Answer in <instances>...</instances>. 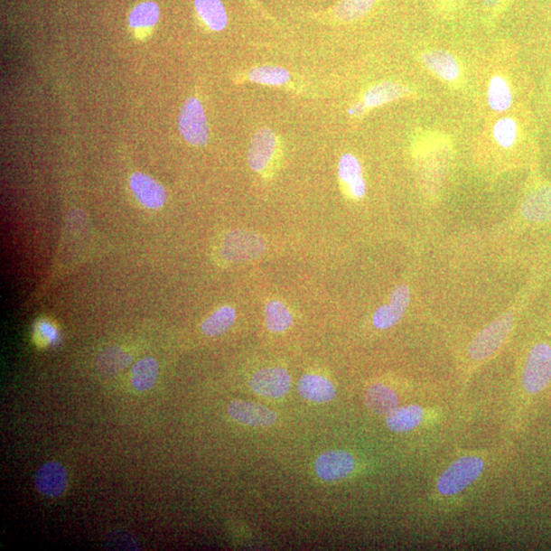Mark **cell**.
I'll list each match as a JSON object with an SVG mask.
<instances>
[{"instance_id": "obj_18", "label": "cell", "mask_w": 551, "mask_h": 551, "mask_svg": "<svg viewBox=\"0 0 551 551\" xmlns=\"http://www.w3.org/2000/svg\"><path fill=\"white\" fill-rule=\"evenodd\" d=\"M365 403L369 411L380 416H388L398 406V397L395 390L388 386L376 383L366 390Z\"/></svg>"}, {"instance_id": "obj_19", "label": "cell", "mask_w": 551, "mask_h": 551, "mask_svg": "<svg viewBox=\"0 0 551 551\" xmlns=\"http://www.w3.org/2000/svg\"><path fill=\"white\" fill-rule=\"evenodd\" d=\"M386 425L392 432L406 433L420 426L425 418V409L416 405L397 407L386 416Z\"/></svg>"}, {"instance_id": "obj_29", "label": "cell", "mask_w": 551, "mask_h": 551, "mask_svg": "<svg viewBox=\"0 0 551 551\" xmlns=\"http://www.w3.org/2000/svg\"><path fill=\"white\" fill-rule=\"evenodd\" d=\"M493 136L501 147L509 148L516 143L518 137V125L511 117H502L495 123Z\"/></svg>"}, {"instance_id": "obj_22", "label": "cell", "mask_w": 551, "mask_h": 551, "mask_svg": "<svg viewBox=\"0 0 551 551\" xmlns=\"http://www.w3.org/2000/svg\"><path fill=\"white\" fill-rule=\"evenodd\" d=\"M159 364L154 358H145L132 369L131 381L133 388L138 391L152 389L159 376Z\"/></svg>"}, {"instance_id": "obj_5", "label": "cell", "mask_w": 551, "mask_h": 551, "mask_svg": "<svg viewBox=\"0 0 551 551\" xmlns=\"http://www.w3.org/2000/svg\"><path fill=\"white\" fill-rule=\"evenodd\" d=\"M179 130L188 144L203 146L209 141V125L201 102L195 98L185 101L179 115Z\"/></svg>"}, {"instance_id": "obj_31", "label": "cell", "mask_w": 551, "mask_h": 551, "mask_svg": "<svg viewBox=\"0 0 551 551\" xmlns=\"http://www.w3.org/2000/svg\"><path fill=\"white\" fill-rule=\"evenodd\" d=\"M453 2H460V0H453Z\"/></svg>"}, {"instance_id": "obj_12", "label": "cell", "mask_w": 551, "mask_h": 551, "mask_svg": "<svg viewBox=\"0 0 551 551\" xmlns=\"http://www.w3.org/2000/svg\"><path fill=\"white\" fill-rule=\"evenodd\" d=\"M37 490L49 498H61L67 490L68 474L61 463L49 462L37 471L35 476Z\"/></svg>"}, {"instance_id": "obj_21", "label": "cell", "mask_w": 551, "mask_h": 551, "mask_svg": "<svg viewBox=\"0 0 551 551\" xmlns=\"http://www.w3.org/2000/svg\"><path fill=\"white\" fill-rule=\"evenodd\" d=\"M265 322L271 332L282 333L293 326L294 317L285 304L271 301L265 306Z\"/></svg>"}, {"instance_id": "obj_24", "label": "cell", "mask_w": 551, "mask_h": 551, "mask_svg": "<svg viewBox=\"0 0 551 551\" xmlns=\"http://www.w3.org/2000/svg\"><path fill=\"white\" fill-rule=\"evenodd\" d=\"M511 91L505 78L494 76L488 88V104L494 112H506L511 106Z\"/></svg>"}, {"instance_id": "obj_2", "label": "cell", "mask_w": 551, "mask_h": 551, "mask_svg": "<svg viewBox=\"0 0 551 551\" xmlns=\"http://www.w3.org/2000/svg\"><path fill=\"white\" fill-rule=\"evenodd\" d=\"M513 313H507L479 332L469 346V356L474 361L490 359L506 341L514 326Z\"/></svg>"}, {"instance_id": "obj_13", "label": "cell", "mask_w": 551, "mask_h": 551, "mask_svg": "<svg viewBox=\"0 0 551 551\" xmlns=\"http://www.w3.org/2000/svg\"><path fill=\"white\" fill-rule=\"evenodd\" d=\"M409 90L404 88L403 85L392 82H384L373 86L364 94L363 100L359 102L352 109L350 110L351 115H364L367 109L388 104L393 100L404 98Z\"/></svg>"}, {"instance_id": "obj_4", "label": "cell", "mask_w": 551, "mask_h": 551, "mask_svg": "<svg viewBox=\"0 0 551 551\" xmlns=\"http://www.w3.org/2000/svg\"><path fill=\"white\" fill-rule=\"evenodd\" d=\"M551 382V346L547 343L534 345L527 357L523 372V386L527 392L545 390Z\"/></svg>"}, {"instance_id": "obj_15", "label": "cell", "mask_w": 551, "mask_h": 551, "mask_svg": "<svg viewBox=\"0 0 551 551\" xmlns=\"http://www.w3.org/2000/svg\"><path fill=\"white\" fill-rule=\"evenodd\" d=\"M299 395L313 403L324 404L333 400L336 396L335 386L326 377L317 374H306L299 380Z\"/></svg>"}, {"instance_id": "obj_9", "label": "cell", "mask_w": 551, "mask_h": 551, "mask_svg": "<svg viewBox=\"0 0 551 551\" xmlns=\"http://www.w3.org/2000/svg\"><path fill=\"white\" fill-rule=\"evenodd\" d=\"M228 414L236 422L251 427H271L277 423L278 416L271 409L251 401L233 400Z\"/></svg>"}, {"instance_id": "obj_16", "label": "cell", "mask_w": 551, "mask_h": 551, "mask_svg": "<svg viewBox=\"0 0 551 551\" xmlns=\"http://www.w3.org/2000/svg\"><path fill=\"white\" fill-rule=\"evenodd\" d=\"M522 215L531 222H551V187L543 186L531 192L523 203Z\"/></svg>"}, {"instance_id": "obj_25", "label": "cell", "mask_w": 551, "mask_h": 551, "mask_svg": "<svg viewBox=\"0 0 551 551\" xmlns=\"http://www.w3.org/2000/svg\"><path fill=\"white\" fill-rule=\"evenodd\" d=\"M377 0H341L335 6V17L343 22L359 20L372 10Z\"/></svg>"}, {"instance_id": "obj_7", "label": "cell", "mask_w": 551, "mask_h": 551, "mask_svg": "<svg viewBox=\"0 0 551 551\" xmlns=\"http://www.w3.org/2000/svg\"><path fill=\"white\" fill-rule=\"evenodd\" d=\"M278 151V138L267 128L258 130L250 141L248 164L251 170L264 173L270 167Z\"/></svg>"}, {"instance_id": "obj_30", "label": "cell", "mask_w": 551, "mask_h": 551, "mask_svg": "<svg viewBox=\"0 0 551 551\" xmlns=\"http://www.w3.org/2000/svg\"><path fill=\"white\" fill-rule=\"evenodd\" d=\"M506 2L507 0H482L483 6L487 11H496Z\"/></svg>"}, {"instance_id": "obj_14", "label": "cell", "mask_w": 551, "mask_h": 551, "mask_svg": "<svg viewBox=\"0 0 551 551\" xmlns=\"http://www.w3.org/2000/svg\"><path fill=\"white\" fill-rule=\"evenodd\" d=\"M338 176L348 189L351 199L360 200L366 194V182L361 172V165L356 156L345 154L338 163Z\"/></svg>"}, {"instance_id": "obj_8", "label": "cell", "mask_w": 551, "mask_h": 551, "mask_svg": "<svg viewBox=\"0 0 551 551\" xmlns=\"http://www.w3.org/2000/svg\"><path fill=\"white\" fill-rule=\"evenodd\" d=\"M354 470L353 456L343 451L322 453L314 462V471L322 481L332 482L349 477Z\"/></svg>"}, {"instance_id": "obj_26", "label": "cell", "mask_w": 551, "mask_h": 551, "mask_svg": "<svg viewBox=\"0 0 551 551\" xmlns=\"http://www.w3.org/2000/svg\"><path fill=\"white\" fill-rule=\"evenodd\" d=\"M132 358L120 349L113 348L102 351L97 361L98 371L104 374H116L131 363Z\"/></svg>"}, {"instance_id": "obj_11", "label": "cell", "mask_w": 551, "mask_h": 551, "mask_svg": "<svg viewBox=\"0 0 551 551\" xmlns=\"http://www.w3.org/2000/svg\"><path fill=\"white\" fill-rule=\"evenodd\" d=\"M130 188L134 196L146 209H162L167 201L168 195L163 186L143 173H134L130 178Z\"/></svg>"}, {"instance_id": "obj_1", "label": "cell", "mask_w": 551, "mask_h": 551, "mask_svg": "<svg viewBox=\"0 0 551 551\" xmlns=\"http://www.w3.org/2000/svg\"><path fill=\"white\" fill-rule=\"evenodd\" d=\"M485 462L481 456L466 455L454 461L438 479L437 491L444 496L461 493L482 475Z\"/></svg>"}, {"instance_id": "obj_3", "label": "cell", "mask_w": 551, "mask_h": 551, "mask_svg": "<svg viewBox=\"0 0 551 551\" xmlns=\"http://www.w3.org/2000/svg\"><path fill=\"white\" fill-rule=\"evenodd\" d=\"M266 250V242L261 236L248 231L235 230L227 233L220 240L219 251L228 263L253 261Z\"/></svg>"}, {"instance_id": "obj_10", "label": "cell", "mask_w": 551, "mask_h": 551, "mask_svg": "<svg viewBox=\"0 0 551 551\" xmlns=\"http://www.w3.org/2000/svg\"><path fill=\"white\" fill-rule=\"evenodd\" d=\"M409 302L411 293L406 285H399L392 291L389 304L381 305L373 314V325L376 329L386 330L397 324L404 317Z\"/></svg>"}, {"instance_id": "obj_28", "label": "cell", "mask_w": 551, "mask_h": 551, "mask_svg": "<svg viewBox=\"0 0 551 551\" xmlns=\"http://www.w3.org/2000/svg\"><path fill=\"white\" fill-rule=\"evenodd\" d=\"M160 7L154 2L138 5L129 15V25L134 29L151 28L160 19Z\"/></svg>"}, {"instance_id": "obj_6", "label": "cell", "mask_w": 551, "mask_h": 551, "mask_svg": "<svg viewBox=\"0 0 551 551\" xmlns=\"http://www.w3.org/2000/svg\"><path fill=\"white\" fill-rule=\"evenodd\" d=\"M291 378L285 369H263L250 378L249 388L257 396L280 398L287 395Z\"/></svg>"}, {"instance_id": "obj_23", "label": "cell", "mask_w": 551, "mask_h": 551, "mask_svg": "<svg viewBox=\"0 0 551 551\" xmlns=\"http://www.w3.org/2000/svg\"><path fill=\"white\" fill-rule=\"evenodd\" d=\"M236 320V311L230 305L222 306L204 320L201 330L210 337L222 335L229 330Z\"/></svg>"}, {"instance_id": "obj_17", "label": "cell", "mask_w": 551, "mask_h": 551, "mask_svg": "<svg viewBox=\"0 0 551 551\" xmlns=\"http://www.w3.org/2000/svg\"><path fill=\"white\" fill-rule=\"evenodd\" d=\"M422 61L433 73L444 80L453 82L461 75V68L453 55L444 51H431L422 55Z\"/></svg>"}, {"instance_id": "obj_20", "label": "cell", "mask_w": 551, "mask_h": 551, "mask_svg": "<svg viewBox=\"0 0 551 551\" xmlns=\"http://www.w3.org/2000/svg\"><path fill=\"white\" fill-rule=\"evenodd\" d=\"M195 9L200 17L212 31H222L227 27L228 15L220 0H195Z\"/></svg>"}, {"instance_id": "obj_27", "label": "cell", "mask_w": 551, "mask_h": 551, "mask_svg": "<svg viewBox=\"0 0 551 551\" xmlns=\"http://www.w3.org/2000/svg\"><path fill=\"white\" fill-rule=\"evenodd\" d=\"M248 79L251 82L261 85L282 86L290 80V74L285 68L263 66L251 70Z\"/></svg>"}]
</instances>
